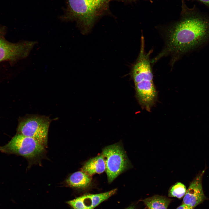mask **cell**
Segmentation results:
<instances>
[{
  "label": "cell",
  "instance_id": "obj_1",
  "mask_svg": "<svg viewBox=\"0 0 209 209\" xmlns=\"http://www.w3.org/2000/svg\"><path fill=\"white\" fill-rule=\"evenodd\" d=\"M182 6L181 18L167 30L165 48L153 59L155 62L170 55L176 59L209 40V15L195 5L191 8L184 3Z\"/></svg>",
  "mask_w": 209,
  "mask_h": 209
},
{
  "label": "cell",
  "instance_id": "obj_2",
  "mask_svg": "<svg viewBox=\"0 0 209 209\" xmlns=\"http://www.w3.org/2000/svg\"><path fill=\"white\" fill-rule=\"evenodd\" d=\"M112 0H68L66 19L76 21L85 32L98 19L109 13Z\"/></svg>",
  "mask_w": 209,
  "mask_h": 209
},
{
  "label": "cell",
  "instance_id": "obj_3",
  "mask_svg": "<svg viewBox=\"0 0 209 209\" xmlns=\"http://www.w3.org/2000/svg\"><path fill=\"white\" fill-rule=\"evenodd\" d=\"M51 121L45 116L28 115L19 119L17 133L33 138L45 147Z\"/></svg>",
  "mask_w": 209,
  "mask_h": 209
},
{
  "label": "cell",
  "instance_id": "obj_4",
  "mask_svg": "<svg viewBox=\"0 0 209 209\" xmlns=\"http://www.w3.org/2000/svg\"><path fill=\"white\" fill-rule=\"evenodd\" d=\"M7 33L6 27L0 24V63L7 62L13 65L28 56L33 46L29 41L10 42L6 39Z\"/></svg>",
  "mask_w": 209,
  "mask_h": 209
},
{
  "label": "cell",
  "instance_id": "obj_5",
  "mask_svg": "<svg viewBox=\"0 0 209 209\" xmlns=\"http://www.w3.org/2000/svg\"><path fill=\"white\" fill-rule=\"evenodd\" d=\"M45 146L32 138L17 133L6 144L0 146V151L28 158H35L44 151Z\"/></svg>",
  "mask_w": 209,
  "mask_h": 209
},
{
  "label": "cell",
  "instance_id": "obj_6",
  "mask_svg": "<svg viewBox=\"0 0 209 209\" xmlns=\"http://www.w3.org/2000/svg\"><path fill=\"white\" fill-rule=\"evenodd\" d=\"M102 154L105 161L108 181L111 183L127 168L128 159L122 147L118 143L105 147Z\"/></svg>",
  "mask_w": 209,
  "mask_h": 209
},
{
  "label": "cell",
  "instance_id": "obj_7",
  "mask_svg": "<svg viewBox=\"0 0 209 209\" xmlns=\"http://www.w3.org/2000/svg\"><path fill=\"white\" fill-rule=\"evenodd\" d=\"M117 191L116 188L103 193L84 195L66 202L73 209H93L115 194Z\"/></svg>",
  "mask_w": 209,
  "mask_h": 209
},
{
  "label": "cell",
  "instance_id": "obj_8",
  "mask_svg": "<svg viewBox=\"0 0 209 209\" xmlns=\"http://www.w3.org/2000/svg\"><path fill=\"white\" fill-rule=\"evenodd\" d=\"M205 170L199 173L191 183L184 196L182 203L194 208L205 199L202 179Z\"/></svg>",
  "mask_w": 209,
  "mask_h": 209
},
{
  "label": "cell",
  "instance_id": "obj_9",
  "mask_svg": "<svg viewBox=\"0 0 209 209\" xmlns=\"http://www.w3.org/2000/svg\"><path fill=\"white\" fill-rule=\"evenodd\" d=\"M105 168V161L101 154L87 161L83 166L82 171L91 176L103 172Z\"/></svg>",
  "mask_w": 209,
  "mask_h": 209
},
{
  "label": "cell",
  "instance_id": "obj_10",
  "mask_svg": "<svg viewBox=\"0 0 209 209\" xmlns=\"http://www.w3.org/2000/svg\"><path fill=\"white\" fill-rule=\"evenodd\" d=\"M92 180L91 176L81 171L76 172L69 176L66 181L67 185L76 188H84L88 187Z\"/></svg>",
  "mask_w": 209,
  "mask_h": 209
},
{
  "label": "cell",
  "instance_id": "obj_11",
  "mask_svg": "<svg viewBox=\"0 0 209 209\" xmlns=\"http://www.w3.org/2000/svg\"><path fill=\"white\" fill-rule=\"evenodd\" d=\"M142 201L148 209H167L171 199L165 196L155 195Z\"/></svg>",
  "mask_w": 209,
  "mask_h": 209
},
{
  "label": "cell",
  "instance_id": "obj_12",
  "mask_svg": "<svg viewBox=\"0 0 209 209\" xmlns=\"http://www.w3.org/2000/svg\"><path fill=\"white\" fill-rule=\"evenodd\" d=\"M186 191L185 185L181 182H178L172 186L168 193L170 197H176L181 199L184 196Z\"/></svg>",
  "mask_w": 209,
  "mask_h": 209
},
{
  "label": "cell",
  "instance_id": "obj_13",
  "mask_svg": "<svg viewBox=\"0 0 209 209\" xmlns=\"http://www.w3.org/2000/svg\"><path fill=\"white\" fill-rule=\"evenodd\" d=\"M197 1L209 8V0H193Z\"/></svg>",
  "mask_w": 209,
  "mask_h": 209
},
{
  "label": "cell",
  "instance_id": "obj_14",
  "mask_svg": "<svg viewBox=\"0 0 209 209\" xmlns=\"http://www.w3.org/2000/svg\"><path fill=\"white\" fill-rule=\"evenodd\" d=\"M194 208L189 206L182 203L176 209H194Z\"/></svg>",
  "mask_w": 209,
  "mask_h": 209
},
{
  "label": "cell",
  "instance_id": "obj_15",
  "mask_svg": "<svg viewBox=\"0 0 209 209\" xmlns=\"http://www.w3.org/2000/svg\"><path fill=\"white\" fill-rule=\"evenodd\" d=\"M126 209H134V207L133 206H130L128 207Z\"/></svg>",
  "mask_w": 209,
  "mask_h": 209
},
{
  "label": "cell",
  "instance_id": "obj_16",
  "mask_svg": "<svg viewBox=\"0 0 209 209\" xmlns=\"http://www.w3.org/2000/svg\"><path fill=\"white\" fill-rule=\"evenodd\" d=\"M116 0L118 1H129L130 0Z\"/></svg>",
  "mask_w": 209,
  "mask_h": 209
}]
</instances>
